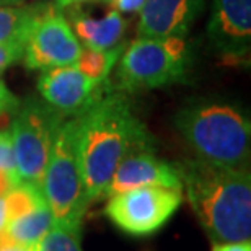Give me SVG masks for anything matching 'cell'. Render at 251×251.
Masks as SVG:
<instances>
[{"label": "cell", "instance_id": "6da1fadb", "mask_svg": "<svg viewBox=\"0 0 251 251\" xmlns=\"http://www.w3.org/2000/svg\"><path fill=\"white\" fill-rule=\"evenodd\" d=\"M149 140L153 137L121 90H109L80 114L78 155L88 204L103 199L109 179L129 150Z\"/></svg>", "mask_w": 251, "mask_h": 251}, {"label": "cell", "instance_id": "7a4b0ae2", "mask_svg": "<svg viewBox=\"0 0 251 251\" xmlns=\"http://www.w3.org/2000/svg\"><path fill=\"white\" fill-rule=\"evenodd\" d=\"M188 202L214 243L242 242L251 235V175L193 158L176 163Z\"/></svg>", "mask_w": 251, "mask_h": 251}, {"label": "cell", "instance_id": "3957f363", "mask_svg": "<svg viewBox=\"0 0 251 251\" xmlns=\"http://www.w3.org/2000/svg\"><path fill=\"white\" fill-rule=\"evenodd\" d=\"M175 127L193 149L196 158L248 168L251 123L237 104L220 100H194L176 113Z\"/></svg>", "mask_w": 251, "mask_h": 251}, {"label": "cell", "instance_id": "277c9868", "mask_svg": "<svg viewBox=\"0 0 251 251\" xmlns=\"http://www.w3.org/2000/svg\"><path fill=\"white\" fill-rule=\"evenodd\" d=\"M78 127L80 114L65 118L59 126L41 183L54 225L70 230H82L83 217L90 205L80 167Z\"/></svg>", "mask_w": 251, "mask_h": 251}, {"label": "cell", "instance_id": "5b68a950", "mask_svg": "<svg viewBox=\"0 0 251 251\" xmlns=\"http://www.w3.org/2000/svg\"><path fill=\"white\" fill-rule=\"evenodd\" d=\"M189 62L184 38H139L121 54L118 88L139 92L176 83L186 75Z\"/></svg>", "mask_w": 251, "mask_h": 251}, {"label": "cell", "instance_id": "8992f818", "mask_svg": "<svg viewBox=\"0 0 251 251\" xmlns=\"http://www.w3.org/2000/svg\"><path fill=\"white\" fill-rule=\"evenodd\" d=\"M13 113L10 132L17 175L22 183L41 188L54 139L65 116L38 97L20 101Z\"/></svg>", "mask_w": 251, "mask_h": 251}, {"label": "cell", "instance_id": "52a82bcc", "mask_svg": "<svg viewBox=\"0 0 251 251\" xmlns=\"http://www.w3.org/2000/svg\"><path fill=\"white\" fill-rule=\"evenodd\" d=\"M183 202V191L144 186L108 198L104 214L124 233L149 237L158 232Z\"/></svg>", "mask_w": 251, "mask_h": 251}, {"label": "cell", "instance_id": "ba28073f", "mask_svg": "<svg viewBox=\"0 0 251 251\" xmlns=\"http://www.w3.org/2000/svg\"><path fill=\"white\" fill-rule=\"evenodd\" d=\"M80 51L82 43L75 36L62 10L49 3L25 43L23 61L33 70L65 67L77 62Z\"/></svg>", "mask_w": 251, "mask_h": 251}, {"label": "cell", "instance_id": "9c48e42d", "mask_svg": "<svg viewBox=\"0 0 251 251\" xmlns=\"http://www.w3.org/2000/svg\"><path fill=\"white\" fill-rule=\"evenodd\" d=\"M109 90H113V85L108 78L101 82L90 80L75 65L44 69L38 78L41 98L65 118L85 113Z\"/></svg>", "mask_w": 251, "mask_h": 251}, {"label": "cell", "instance_id": "30bf717a", "mask_svg": "<svg viewBox=\"0 0 251 251\" xmlns=\"http://www.w3.org/2000/svg\"><path fill=\"white\" fill-rule=\"evenodd\" d=\"M158 186L183 191L181 176L176 163H170L153 153V140L135 145L121 160L109 179L103 198L129 191L134 188Z\"/></svg>", "mask_w": 251, "mask_h": 251}, {"label": "cell", "instance_id": "8fae6325", "mask_svg": "<svg viewBox=\"0 0 251 251\" xmlns=\"http://www.w3.org/2000/svg\"><path fill=\"white\" fill-rule=\"evenodd\" d=\"M210 46L220 57L237 62L250 56L251 0H212L207 25Z\"/></svg>", "mask_w": 251, "mask_h": 251}, {"label": "cell", "instance_id": "7c38bea8", "mask_svg": "<svg viewBox=\"0 0 251 251\" xmlns=\"http://www.w3.org/2000/svg\"><path fill=\"white\" fill-rule=\"evenodd\" d=\"M205 0H145L140 8L139 38H184Z\"/></svg>", "mask_w": 251, "mask_h": 251}, {"label": "cell", "instance_id": "4fadbf2b", "mask_svg": "<svg viewBox=\"0 0 251 251\" xmlns=\"http://www.w3.org/2000/svg\"><path fill=\"white\" fill-rule=\"evenodd\" d=\"M67 22L78 41H82L85 48L97 51L118 46L126 31L124 18L114 8L109 10L103 18H93L82 10H70Z\"/></svg>", "mask_w": 251, "mask_h": 251}, {"label": "cell", "instance_id": "5bb4252c", "mask_svg": "<svg viewBox=\"0 0 251 251\" xmlns=\"http://www.w3.org/2000/svg\"><path fill=\"white\" fill-rule=\"evenodd\" d=\"M49 3L3 5L0 7V43H26Z\"/></svg>", "mask_w": 251, "mask_h": 251}, {"label": "cell", "instance_id": "9a60e30c", "mask_svg": "<svg viewBox=\"0 0 251 251\" xmlns=\"http://www.w3.org/2000/svg\"><path fill=\"white\" fill-rule=\"evenodd\" d=\"M52 227L54 219L51 209H49L48 202H44L29 214H25L22 217L7 222L3 232L15 245L36 250L38 243Z\"/></svg>", "mask_w": 251, "mask_h": 251}, {"label": "cell", "instance_id": "2e32d148", "mask_svg": "<svg viewBox=\"0 0 251 251\" xmlns=\"http://www.w3.org/2000/svg\"><path fill=\"white\" fill-rule=\"evenodd\" d=\"M123 49V44H118L111 49H104V51H97V49L82 46L80 56L74 65L90 80L101 82V80H106L109 77L111 69L121 57Z\"/></svg>", "mask_w": 251, "mask_h": 251}, {"label": "cell", "instance_id": "e0dca14e", "mask_svg": "<svg viewBox=\"0 0 251 251\" xmlns=\"http://www.w3.org/2000/svg\"><path fill=\"white\" fill-rule=\"evenodd\" d=\"M5 209H7V222L29 214L31 210L38 209L39 205L46 202L41 188L29 183H20L13 186L3 196Z\"/></svg>", "mask_w": 251, "mask_h": 251}, {"label": "cell", "instance_id": "ac0fdd59", "mask_svg": "<svg viewBox=\"0 0 251 251\" xmlns=\"http://www.w3.org/2000/svg\"><path fill=\"white\" fill-rule=\"evenodd\" d=\"M36 251H83L82 230L54 227L38 243Z\"/></svg>", "mask_w": 251, "mask_h": 251}, {"label": "cell", "instance_id": "d6986e66", "mask_svg": "<svg viewBox=\"0 0 251 251\" xmlns=\"http://www.w3.org/2000/svg\"><path fill=\"white\" fill-rule=\"evenodd\" d=\"M0 170L18 176L17 165H15L13 140H12V132H10V129L0 130Z\"/></svg>", "mask_w": 251, "mask_h": 251}, {"label": "cell", "instance_id": "ffe728a7", "mask_svg": "<svg viewBox=\"0 0 251 251\" xmlns=\"http://www.w3.org/2000/svg\"><path fill=\"white\" fill-rule=\"evenodd\" d=\"M23 43H0V72L23 59Z\"/></svg>", "mask_w": 251, "mask_h": 251}, {"label": "cell", "instance_id": "44dd1931", "mask_svg": "<svg viewBox=\"0 0 251 251\" xmlns=\"http://www.w3.org/2000/svg\"><path fill=\"white\" fill-rule=\"evenodd\" d=\"M20 101H22V100L18 97H15V95L10 92L7 83H5L3 78L0 77V116H2V114H7V113H13L15 109L18 108Z\"/></svg>", "mask_w": 251, "mask_h": 251}, {"label": "cell", "instance_id": "7402d4cb", "mask_svg": "<svg viewBox=\"0 0 251 251\" xmlns=\"http://www.w3.org/2000/svg\"><path fill=\"white\" fill-rule=\"evenodd\" d=\"M101 2L111 3L114 10H118L119 13H134V12H140L142 5L145 0H101Z\"/></svg>", "mask_w": 251, "mask_h": 251}, {"label": "cell", "instance_id": "603a6c76", "mask_svg": "<svg viewBox=\"0 0 251 251\" xmlns=\"http://www.w3.org/2000/svg\"><path fill=\"white\" fill-rule=\"evenodd\" d=\"M212 251H251V243H250V240H242V242L214 243Z\"/></svg>", "mask_w": 251, "mask_h": 251}, {"label": "cell", "instance_id": "cb8c5ba5", "mask_svg": "<svg viewBox=\"0 0 251 251\" xmlns=\"http://www.w3.org/2000/svg\"><path fill=\"white\" fill-rule=\"evenodd\" d=\"M20 183L22 181L18 179V176L0 170V196H5L10 189H12L13 186H17V184H20Z\"/></svg>", "mask_w": 251, "mask_h": 251}, {"label": "cell", "instance_id": "d4e9b609", "mask_svg": "<svg viewBox=\"0 0 251 251\" xmlns=\"http://www.w3.org/2000/svg\"><path fill=\"white\" fill-rule=\"evenodd\" d=\"M83 2H88V0H54V5L64 10V8H72L75 5H80Z\"/></svg>", "mask_w": 251, "mask_h": 251}, {"label": "cell", "instance_id": "484cf974", "mask_svg": "<svg viewBox=\"0 0 251 251\" xmlns=\"http://www.w3.org/2000/svg\"><path fill=\"white\" fill-rule=\"evenodd\" d=\"M5 225H7V209H5L3 196H0V232H3Z\"/></svg>", "mask_w": 251, "mask_h": 251}, {"label": "cell", "instance_id": "4316f807", "mask_svg": "<svg viewBox=\"0 0 251 251\" xmlns=\"http://www.w3.org/2000/svg\"><path fill=\"white\" fill-rule=\"evenodd\" d=\"M0 251H36V250H33V248H26V247H20V245H13V247L0 248Z\"/></svg>", "mask_w": 251, "mask_h": 251}, {"label": "cell", "instance_id": "83f0119b", "mask_svg": "<svg viewBox=\"0 0 251 251\" xmlns=\"http://www.w3.org/2000/svg\"><path fill=\"white\" fill-rule=\"evenodd\" d=\"M22 2H18V0H0V7H3V5H20Z\"/></svg>", "mask_w": 251, "mask_h": 251}, {"label": "cell", "instance_id": "f1b7e54d", "mask_svg": "<svg viewBox=\"0 0 251 251\" xmlns=\"http://www.w3.org/2000/svg\"><path fill=\"white\" fill-rule=\"evenodd\" d=\"M18 2H22V3H23V0H18Z\"/></svg>", "mask_w": 251, "mask_h": 251}]
</instances>
